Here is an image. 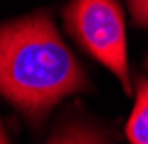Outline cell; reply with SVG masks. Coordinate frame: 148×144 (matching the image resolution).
<instances>
[{
	"label": "cell",
	"instance_id": "4",
	"mask_svg": "<svg viewBox=\"0 0 148 144\" xmlns=\"http://www.w3.org/2000/svg\"><path fill=\"white\" fill-rule=\"evenodd\" d=\"M50 144H108L106 138L86 126H72L64 132H60L58 136L52 138Z\"/></svg>",
	"mask_w": 148,
	"mask_h": 144
},
{
	"label": "cell",
	"instance_id": "2",
	"mask_svg": "<svg viewBox=\"0 0 148 144\" xmlns=\"http://www.w3.org/2000/svg\"><path fill=\"white\" fill-rule=\"evenodd\" d=\"M74 38L98 62L108 66L130 92L124 14L116 0H72L64 12Z\"/></svg>",
	"mask_w": 148,
	"mask_h": 144
},
{
	"label": "cell",
	"instance_id": "7",
	"mask_svg": "<svg viewBox=\"0 0 148 144\" xmlns=\"http://www.w3.org/2000/svg\"><path fill=\"white\" fill-rule=\"evenodd\" d=\"M146 64H148V62H146Z\"/></svg>",
	"mask_w": 148,
	"mask_h": 144
},
{
	"label": "cell",
	"instance_id": "1",
	"mask_svg": "<svg viewBox=\"0 0 148 144\" xmlns=\"http://www.w3.org/2000/svg\"><path fill=\"white\" fill-rule=\"evenodd\" d=\"M86 86L84 72L46 14L0 26V94L42 114Z\"/></svg>",
	"mask_w": 148,
	"mask_h": 144
},
{
	"label": "cell",
	"instance_id": "6",
	"mask_svg": "<svg viewBox=\"0 0 148 144\" xmlns=\"http://www.w3.org/2000/svg\"><path fill=\"white\" fill-rule=\"evenodd\" d=\"M0 144H10L8 138H6V134H4V130H2V126H0Z\"/></svg>",
	"mask_w": 148,
	"mask_h": 144
},
{
	"label": "cell",
	"instance_id": "5",
	"mask_svg": "<svg viewBox=\"0 0 148 144\" xmlns=\"http://www.w3.org/2000/svg\"><path fill=\"white\" fill-rule=\"evenodd\" d=\"M128 4H130L134 20L140 26L148 28V0H128Z\"/></svg>",
	"mask_w": 148,
	"mask_h": 144
},
{
	"label": "cell",
	"instance_id": "3",
	"mask_svg": "<svg viewBox=\"0 0 148 144\" xmlns=\"http://www.w3.org/2000/svg\"><path fill=\"white\" fill-rule=\"evenodd\" d=\"M126 136L130 144H148V78L138 82L136 104L126 124Z\"/></svg>",
	"mask_w": 148,
	"mask_h": 144
}]
</instances>
